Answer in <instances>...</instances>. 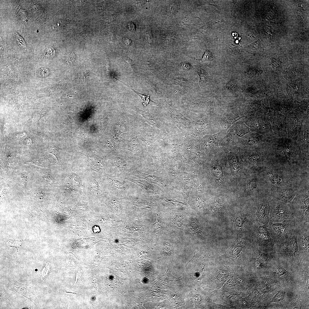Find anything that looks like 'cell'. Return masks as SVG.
Returning <instances> with one entry per match:
<instances>
[{"label": "cell", "instance_id": "obj_7", "mask_svg": "<svg viewBox=\"0 0 309 309\" xmlns=\"http://www.w3.org/2000/svg\"><path fill=\"white\" fill-rule=\"evenodd\" d=\"M250 132L249 128L241 119L229 128L219 144L221 148L235 145L244 136Z\"/></svg>", "mask_w": 309, "mask_h": 309}, {"label": "cell", "instance_id": "obj_23", "mask_svg": "<svg viewBox=\"0 0 309 309\" xmlns=\"http://www.w3.org/2000/svg\"><path fill=\"white\" fill-rule=\"evenodd\" d=\"M118 80L119 81H120L122 83L124 84H125L126 86H127L130 89H131L132 90L135 94H136L138 95L144 100V102L146 103L147 104H148V103H149V104H151V105H157V106L158 105V104L154 102L152 100H151L149 99V97L148 96H148L147 97L146 96H145V95H144V94H141L140 93L137 92V91H136V90H134L133 89L131 88L128 85L126 84H125L124 82H123L122 81H120L119 80Z\"/></svg>", "mask_w": 309, "mask_h": 309}, {"label": "cell", "instance_id": "obj_5", "mask_svg": "<svg viewBox=\"0 0 309 309\" xmlns=\"http://www.w3.org/2000/svg\"><path fill=\"white\" fill-rule=\"evenodd\" d=\"M309 117L300 106L286 116V124L288 137L296 140L304 119Z\"/></svg>", "mask_w": 309, "mask_h": 309}, {"label": "cell", "instance_id": "obj_41", "mask_svg": "<svg viewBox=\"0 0 309 309\" xmlns=\"http://www.w3.org/2000/svg\"><path fill=\"white\" fill-rule=\"evenodd\" d=\"M89 74L90 72L89 71L87 70L84 71L82 73V80L84 81L85 78L89 76Z\"/></svg>", "mask_w": 309, "mask_h": 309}, {"label": "cell", "instance_id": "obj_1", "mask_svg": "<svg viewBox=\"0 0 309 309\" xmlns=\"http://www.w3.org/2000/svg\"><path fill=\"white\" fill-rule=\"evenodd\" d=\"M266 143L273 165L289 172L297 167L309 168V161L303 156L297 140L273 134Z\"/></svg>", "mask_w": 309, "mask_h": 309}, {"label": "cell", "instance_id": "obj_25", "mask_svg": "<svg viewBox=\"0 0 309 309\" xmlns=\"http://www.w3.org/2000/svg\"><path fill=\"white\" fill-rule=\"evenodd\" d=\"M167 269L166 274L163 275V276L164 278H165V283L167 284V285H169L171 284H172L174 282H175L177 281H178L179 280H181L180 279L181 277H179V278L176 277L175 276H174L172 274H171V273H168V268L167 267Z\"/></svg>", "mask_w": 309, "mask_h": 309}, {"label": "cell", "instance_id": "obj_11", "mask_svg": "<svg viewBox=\"0 0 309 309\" xmlns=\"http://www.w3.org/2000/svg\"><path fill=\"white\" fill-rule=\"evenodd\" d=\"M270 221L272 222L281 219L294 220L288 204L272 199L270 201Z\"/></svg>", "mask_w": 309, "mask_h": 309}, {"label": "cell", "instance_id": "obj_35", "mask_svg": "<svg viewBox=\"0 0 309 309\" xmlns=\"http://www.w3.org/2000/svg\"><path fill=\"white\" fill-rule=\"evenodd\" d=\"M300 73L298 70L296 69V68H291L289 69L287 71V74L288 76L291 77H293L297 76Z\"/></svg>", "mask_w": 309, "mask_h": 309}, {"label": "cell", "instance_id": "obj_6", "mask_svg": "<svg viewBox=\"0 0 309 309\" xmlns=\"http://www.w3.org/2000/svg\"><path fill=\"white\" fill-rule=\"evenodd\" d=\"M292 179L282 185L270 189L272 199L288 204L294 199L301 188Z\"/></svg>", "mask_w": 309, "mask_h": 309}, {"label": "cell", "instance_id": "obj_2", "mask_svg": "<svg viewBox=\"0 0 309 309\" xmlns=\"http://www.w3.org/2000/svg\"><path fill=\"white\" fill-rule=\"evenodd\" d=\"M240 150L242 160L249 167L256 165L264 169L271 163L266 142Z\"/></svg>", "mask_w": 309, "mask_h": 309}, {"label": "cell", "instance_id": "obj_8", "mask_svg": "<svg viewBox=\"0 0 309 309\" xmlns=\"http://www.w3.org/2000/svg\"><path fill=\"white\" fill-rule=\"evenodd\" d=\"M296 224L294 220H284L280 223L270 221L267 226L274 240V244L278 245L283 242Z\"/></svg>", "mask_w": 309, "mask_h": 309}, {"label": "cell", "instance_id": "obj_22", "mask_svg": "<svg viewBox=\"0 0 309 309\" xmlns=\"http://www.w3.org/2000/svg\"><path fill=\"white\" fill-rule=\"evenodd\" d=\"M197 73L200 78L199 80L198 83L199 86L203 87L206 84L208 78V74L206 70L201 68Z\"/></svg>", "mask_w": 309, "mask_h": 309}, {"label": "cell", "instance_id": "obj_32", "mask_svg": "<svg viewBox=\"0 0 309 309\" xmlns=\"http://www.w3.org/2000/svg\"><path fill=\"white\" fill-rule=\"evenodd\" d=\"M262 72V71L260 70L252 68L248 70L247 71V76H249L250 77H253L259 75Z\"/></svg>", "mask_w": 309, "mask_h": 309}, {"label": "cell", "instance_id": "obj_17", "mask_svg": "<svg viewBox=\"0 0 309 309\" xmlns=\"http://www.w3.org/2000/svg\"><path fill=\"white\" fill-rule=\"evenodd\" d=\"M245 117L241 112L233 109H228L222 113L219 114V122L222 130L227 133L232 125Z\"/></svg>", "mask_w": 309, "mask_h": 309}, {"label": "cell", "instance_id": "obj_15", "mask_svg": "<svg viewBox=\"0 0 309 309\" xmlns=\"http://www.w3.org/2000/svg\"><path fill=\"white\" fill-rule=\"evenodd\" d=\"M103 180L105 186L108 190L117 195H124L130 190L129 185L125 179L120 181L110 174L105 173Z\"/></svg>", "mask_w": 309, "mask_h": 309}, {"label": "cell", "instance_id": "obj_12", "mask_svg": "<svg viewBox=\"0 0 309 309\" xmlns=\"http://www.w3.org/2000/svg\"><path fill=\"white\" fill-rule=\"evenodd\" d=\"M266 114L271 125L273 134L280 136L288 137L286 116L276 111H268Z\"/></svg>", "mask_w": 309, "mask_h": 309}, {"label": "cell", "instance_id": "obj_21", "mask_svg": "<svg viewBox=\"0 0 309 309\" xmlns=\"http://www.w3.org/2000/svg\"><path fill=\"white\" fill-rule=\"evenodd\" d=\"M138 142L136 139L132 140L128 144L127 149L132 152L136 158L139 161L141 166L139 168H141L142 166L143 155L142 147Z\"/></svg>", "mask_w": 309, "mask_h": 309}, {"label": "cell", "instance_id": "obj_24", "mask_svg": "<svg viewBox=\"0 0 309 309\" xmlns=\"http://www.w3.org/2000/svg\"><path fill=\"white\" fill-rule=\"evenodd\" d=\"M90 186L91 189L97 194L100 193L101 189L99 183L94 178H92L90 179Z\"/></svg>", "mask_w": 309, "mask_h": 309}, {"label": "cell", "instance_id": "obj_31", "mask_svg": "<svg viewBox=\"0 0 309 309\" xmlns=\"http://www.w3.org/2000/svg\"><path fill=\"white\" fill-rule=\"evenodd\" d=\"M15 38L20 46L23 48L26 47V44L24 39L17 33L15 32Z\"/></svg>", "mask_w": 309, "mask_h": 309}, {"label": "cell", "instance_id": "obj_38", "mask_svg": "<svg viewBox=\"0 0 309 309\" xmlns=\"http://www.w3.org/2000/svg\"><path fill=\"white\" fill-rule=\"evenodd\" d=\"M7 243L9 245L13 247H18L20 245V241H15L10 239L7 241Z\"/></svg>", "mask_w": 309, "mask_h": 309}, {"label": "cell", "instance_id": "obj_44", "mask_svg": "<svg viewBox=\"0 0 309 309\" xmlns=\"http://www.w3.org/2000/svg\"><path fill=\"white\" fill-rule=\"evenodd\" d=\"M308 113V112H307Z\"/></svg>", "mask_w": 309, "mask_h": 309}, {"label": "cell", "instance_id": "obj_3", "mask_svg": "<svg viewBox=\"0 0 309 309\" xmlns=\"http://www.w3.org/2000/svg\"><path fill=\"white\" fill-rule=\"evenodd\" d=\"M288 204L296 223H309V184L301 188L294 199Z\"/></svg>", "mask_w": 309, "mask_h": 309}, {"label": "cell", "instance_id": "obj_16", "mask_svg": "<svg viewBox=\"0 0 309 309\" xmlns=\"http://www.w3.org/2000/svg\"><path fill=\"white\" fill-rule=\"evenodd\" d=\"M243 107L241 113L245 117L266 114L269 108L268 102L263 100L247 101Z\"/></svg>", "mask_w": 309, "mask_h": 309}, {"label": "cell", "instance_id": "obj_30", "mask_svg": "<svg viewBox=\"0 0 309 309\" xmlns=\"http://www.w3.org/2000/svg\"><path fill=\"white\" fill-rule=\"evenodd\" d=\"M270 59L271 63L269 65L271 66L273 69L276 70L278 68L282 63V62L278 58L271 57Z\"/></svg>", "mask_w": 309, "mask_h": 309}, {"label": "cell", "instance_id": "obj_28", "mask_svg": "<svg viewBox=\"0 0 309 309\" xmlns=\"http://www.w3.org/2000/svg\"><path fill=\"white\" fill-rule=\"evenodd\" d=\"M213 58V55L211 51L209 49L207 50L204 54L201 59L199 60L202 62L211 61Z\"/></svg>", "mask_w": 309, "mask_h": 309}, {"label": "cell", "instance_id": "obj_42", "mask_svg": "<svg viewBox=\"0 0 309 309\" xmlns=\"http://www.w3.org/2000/svg\"><path fill=\"white\" fill-rule=\"evenodd\" d=\"M129 29L130 31H134L135 30L134 26L133 24L130 23L128 25Z\"/></svg>", "mask_w": 309, "mask_h": 309}, {"label": "cell", "instance_id": "obj_9", "mask_svg": "<svg viewBox=\"0 0 309 309\" xmlns=\"http://www.w3.org/2000/svg\"><path fill=\"white\" fill-rule=\"evenodd\" d=\"M241 119L249 128L251 132L270 135L273 134L266 113L251 115Z\"/></svg>", "mask_w": 309, "mask_h": 309}, {"label": "cell", "instance_id": "obj_29", "mask_svg": "<svg viewBox=\"0 0 309 309\" xmlns=\"http://www.w3.org/2000/svg\"><path fill=\"white\" fill-rule=\"evenodd\" d=\"M71 178L74 184L78 187H80L82 185V180L80 177L76 174L72 173Z\"/></svg>", "mask_w": 309, "mask_h": 309}, {"label": "cell", "instance_id": "obj_39", "mask_svg": "<svg viewBox=\"0 0 309 309\" xmlns=\"http://www.w3.org/2000/svg\"><path fill=\"white\" fill-rule=\"evenodd\" d=\"M106 6V4L102 2L98 5L96 7V10L97 12H101L104 10Z\"/></svg>", "mask_w": 309, "mask_h": 309}, {"label": "cell", "instance_id": "obj_14", "mask_svg": "<svg viewBox=\"0 0 309 309\" xmlns=\"http://www.w3.org/2000/svg\"><path fill=\"white\" fill-rule=\"evenodd\" d=\"M273 135L250 131L242 137L235 145L240 149L249 147L269 141Z\"/></svg>", "mask_w": 309, "mask_h": 309}, {"label": "cell", "instance_id": "obj_37", "mask_svg": "<svg viewBox=\"0 0 309 309\" xmlns=\"http://www.w3.org/2000/svg\"><path fill=\"white\" fill-rule=\"evenodd\" d=\"M37 73L40 76L44 77L47 76L48 74L49 71L47 69L43 68L37 71Z\"/></svg>", "mask_w": 309, "mask_h": 309}, {"label": "cell", "instance_id": "obj_26", "mask_svg": "<svg viewBox=\"0 0 309 309\" xmlns=\"http://www.w3.org/2000/svg\"><path fill=\"white\" fill-rule=\"evenodd\" d=\"M165 246L164 253L165 256L166 262L167 263V266L168 264H170L171 263L170 256L171 251L172 250V247L168 242L166 243Z\"/></svg>", "mask_w": 309, "mask_h": 309}, {"label": "cell", "instance_id": "obj_27", "mask_svg": "<svg viewBox=\"0 0 309 309\" xmlns=\"http://www.w3.org/2000/svg\"><path fill=\"white\" fill-rule=\"evenodd\" d=\"M262 43L260 39L255 41L247 45L245 49L248 50L256 51L260 49L261 47Z\"/></svg>", "mask_w": 309, "mask_h": 309}, {"label": "cell", "instance_id": "obj_43", "mask_svg": "<svg viewBox=\"0 0 309 309\" xmlns=\"http://www.w3.org/2000/svg\"><path fill=\"white\" fill-rule=\"evenodd\" d=\"M124 42L126 45H129L130 43V40L129 38H126L124 39Z\"/></svg>", "mask_w": 309, "mask_h": 309}, {"label": "cell", "instance_id": "obj_4", "mask_svg": "<svg viewBox=\"0 0 309 309\" xmlns=\"http://www.w3.org/2000/svg\"><path fill=\"white\" fill-rule=\"evenodd\" d=\"M111 174L114 177L124 179L129 176V173L133 169L139 167L134 160L118 155L114 157L108 167Z\"/></svg>", "mask_w": 309, "mask_h": 309}, {"label": "cell", "instance_id": "obj_34", "mask_svg": "<svg viewBox=\"0 0 309 309\" xmlns=\"http://www.w3.org/2000/svg\"><path fill=\"white\" fill-rule=\"evenodd\" d=\"M197 225L194 222H192L190 224L189 231L190 234H194L199 231Z\"/></svg>", "mask_w": 309, "mask_h": 309}, {"label": "cell", "instance_id": "obj_18", "mask_svg": "<svg viewBox=\"0 0 309 309\" xmlns=\"http://www.w3.org/2000/svg\"><path fill=\"white\" fill-rule=\"evenodd\" d=\"M269 196L267 195L258 196L257 210L256 213L259 222L265 225H268L270 221V200L268 199Z\"/></svg>", "mask_w": 309, "mask_h": 309}, {"label": "cell", "instance_id": "obj_13", "mask_svg": "<svg viewBox=\"0 0 309 309\" xmlns=\"http://www.w3.org/2000/svg\"><path fill=\"white\" fill-rule=\"evenodd\" d=\"M254 227L253 235L257 242L264 249L271 250L274 245V242L267 225L259 222Z\"/></svg>", "mask_w": 309, "mask_h": 309}, {"label": "cell", "instance_id": "obj_36", "mask_svg": "<svg viewBox=\"0 0 309 309\" xmlns=\"http://www.w3.org/2000/svg\"><path fill=\"white\" fill-rule=\"evenodd\" d=\"M76 58L75 55L72 51L70 52L68 55V63L71 64L75 61Z\"/></svg>", "mask_w": 309, "mask_h": 309}, {"label": "cell", "instance_id": "obj_33", "mask_svg": "<svg viewBox=\"0 0 309 309\" xmlns=\"http://www.w3.org/2000/svg\"><path fill=\"white\" fill-rule=\"evenodd\" d=\"M226 88L229 91L233 92H235L237 89V84L232 81L229 82L227 84Z\"/></svg>", "mask_w": 309, "mask_h": 309}, {"label": "cell", "instance_id": "obj_10", "mask_svg": "<svg viewBox=\"0 0 309 309\" xmlns=\"http://www.w3.org/2000/svg\"><path fill=\"white\" fill-rule=\"evenodd\" d=\"M288 171L273 165L271 163L267 165L264 169V175L270 189L281 186L292 179L285 173Z\"/></svg>", "mask_w": 309, "mask_h": 309}, {"label": "cell", "instance_id": "obj_19", "mask_svg": "<svg viewBox=\"0 0 309 309\" xmlns=\"http://www.w3.org/2000/svg\"><path fill=\"white\" fill-rule=\"evenodd\" d=\"M309 117L303 120L298 136L296 140L299 143L302 154L305 159L309 161Z\"/></svg>", "mask_w": 309, "mask_h": 309}, {"label": "cell", "instance_id": "obj_20", "mask_svg": "<svg viewBox=\"0 0 309 309\" xmlns=\"http://www.w3.org/2000/svg\"><path fill=\"white\" fill-rule=\"evenodd\" d=\"M13 286L16 292L29 299L37 308L39 307L35 295L28 285L21 284L15 280Z\"/></svg>", "mask_w": 309, "mask_h": 309}, {"label": "cell", "instance_id": "obj_40", "mask_svg": "<svg viewBox=\"0 0 309 309\" xmlns=\"http://www.w3.org/2000/svg\"><path fill=\"white\" fill-rule=\"evenodd\" d=\"M106 35L107 39L110 40H113L114 37V34L111 31L107 32Z\"/></svg>", "mask_w": 309, "mask_h": 309}]
</instances>
